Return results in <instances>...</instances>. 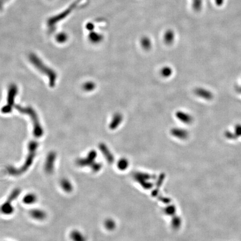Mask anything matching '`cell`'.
I'll return each instance as SVG.
<instances>
[{"label": "cell", "mask_w": 241, "mask_h": 241, "mask_svg": "<svg viewBox=\"0 0 241 241\" xmlns=\"http://www.w3.org/2000/svg\"><path fill=\"white\" fill-rule=\"evenodd\" d=\"M29 59L36 68L41 73L48 76L49 79V86L50 87H54L57 80V74L54 70L47 67L35 54H30Z\"/></svg>", "instance_id": "6da1fadb"}, {"label": "cell", "mask_w": 241, "mask_h": 241, "mask_svg": "<svg viewBox=\"0 0 241 241\" xmlns=\"http://www.w3.org/2000/svg\"><path fill=\"white\" fill-rule=\"evenodd\" d=\"M16 109L22 114L29 115V117L32 119L33 127H34V135L36 137H40L43 135V130L42 128L41 124H40L38 114L35 110L30 107H24L19 105H16L15 107Z\"/></svg>", "instance_id": "7a4b0ae2"}, {"label": "cell", "mask_w": 241, "mask_h": 241, "mask_svg": "<svg viewBox=\"0 0 241 241\" xmlns=\"http://www.w3.org/2000/svg\"><path fill=\"white\" fill-rule=\"evenodd\" d=\"M17 93V86L14 84H11L8 91L7 104L5 106H4L1 109V111L3 113H9L12 111L13 107L14 106L15 98Z\"/></svg>", "instance_id": "3957f363"}, {"label": "cell", "mask_w": 241, "mask_h": 241, "mask_svg": "<svg viewBox=\"0 0 241 241\" xmlns=\"http://www.w3.org/2000/svg\"><path fill=\"white\" fill-rule=\"evenodd\" d=\"M123 120L122 115L120 113H117L114 114L113 117L111 120V123L109 124V128L111 130H114L117 128L122 122Z\"/></svg>", "instance_id": "277c9868"}, {"label": "cell", "mask_w": 241, "mask_h": 241, "mask_svg": "<svg viewBox=\"0 0 241 241\" xmlns=\"http://www.w3.org/2000/svg\"><path fill=\"white\" fill-rule=\"evenodd\" d=\"M171 133L173 136L180 139H185L188 136L187 131L183 128L177 127L172 128L171 130Z\"/></svg>", "instance_id": "5b68a950"}, {"label": "cell", "mask_w": 241, "mask_h": 241, "mask_svg": "<svg viewBox=\"0 0 241 241\" xmlns=\"http://www.w3.org/2000/svg\"><path fill=\"white\" fill-rule=\"evenodd\" d=\"M176 117L181 122L185 124H189L192 121V117H191V115L183 111H178L176 113Z\"/></svg>", "instance_id": "8992f818"}, {"label": "cell", "mask_w": 241, "mask_h": 241, "mask_svg": "<svg viewBox=\"0 0 241 241\" xmlns=\"http://www.w3.org/2000/svg\"><path fill=\"white\" fill-rule=\"evenodd\" d=\"M175 35L174 32L168 30L165 32L164 36V40L166 44H171L174 40Z\"/></svg>", "instance_id": "52a82bcc"}, {"label": "cell", "mask_w": 241, "mask_h": 241, "mask_svg": "<svg viewBox=\"0 0 241 241\" xmlns=\"http://www.w3.org/2000/svg\"><path fill=\"white\" fill-rule=\"evenodd\" d=\"M141 44L145 50H149L151 48V41L149 38L143 37L141 40Z\"/></svg>", "instance_id": "ba28073f"}, {"label": "cell", "mask_w": 241, "mask_h": 241, "mask_svg": "<svg viewBox=\"0 0 241 241\" xmlns=\"http://www.w3.org/2000/svg\"><path fill=\"white\" fill-rule=\"evenodd\" d=\"M102 39H103V36L102 35H99L98 34H97L95 32H92L89 35L90 40L94 43H99L100 41H102Z\"/></svg>", "instance_id": "9c48e42d"}, {"label": "cell", "mask_w": 241, "mask_h": 241, "mask_svg": "<svg viewBox=\"0 0 241 241\" xmlns=\"http://www.w3.org/2000/svg\"><path fill=\"white\" fill-rule=\"evenodd\" d=\"M172 73V70L170 67H164L161 70V74L162 76L165 78H168L169 76H170Z\"/></svg>", "instance_id": "30bf717a"}, {"label": "cell", "mask_w": 241, "mask_h": 241, "mask_svg": "<svg viewBox=\"0 0 241 241\" xmlns=\"http://www.w3.org/2000/svg\"><path fill=\"white\" fill-rule=\"evenodd\" d=\"M95 88V83L92 82H88L84 84L83 86V88L87 92H91L93 90H94Z\"/></svg>", "instance_id": "8fae6325"}, {"label": "cell", "mask_w": 241, "mask_h": 241, "mask_svg": "<svg viewBox=\"0 0 241 241\" xmlns=\"http://www.w3.org/2000/svg\"><path fill=\"white\" fill-rule=\"evenodd\" d=\"M32 216L37 219H43L45 217L44 213L40 210H34L31 213Z\"/></svg>", "instance_id": "7c38bea8"}, {"label": "cell", "mask_w": 241, "mask_h": 241, "mask_svg": "<svg viewBox=\"0 0 241 241\" xmlns=\"http://www.w3.org/2000/svg\"><path fill=\"white\" fill-rule=\"evenodd\" d=\"M35 199H36V197L35 195L30 194V195H28L27 196L25 197L24 202L27 204H30V203H34L35 201Z\"/></svg>", "instance_id": "4fadbf2b"}, {"label": "cell", "mask_w": 241, "mask_h": 241, "mask_svg": "<svg viewBox=\"0 0 241 241\" xmlns=\"http://www.w3.org/2000/svg\"><path fill=\"white\" fill-rule=\"evenodd\" d=\"M66 39H67V36L65 35L61 34V35H59L57 36V40L59 43H63V42L65 41Z\"/></svg>", "instance_id": "5bb4252c"}]
</instances>
